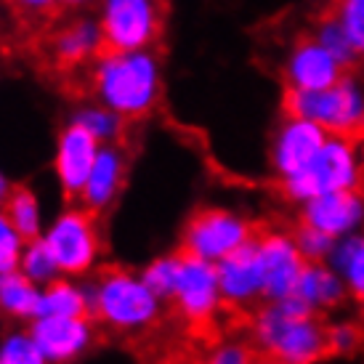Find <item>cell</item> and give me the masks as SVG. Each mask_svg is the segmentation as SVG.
I'll list each match as a JSON object with an SVG mask.
<instances>
[{"mask_svg": "<svg viewBox=\"0 0 364 364\" xmlns=\"http://www.w3.org/2000/svg\"><path fill=\"white\" fill-rule=\"evenodd\" d=\"M255 346L250 338H218L213 343L205 346V354H200V364H253L255 359Z\"/></svg>", "mask_w": 364, "mask_h": 364, "instance_id": "27", "label": "cell"}, {"mask_svg": "<svg viewBox=\"0 0 364 364\" xmlns=\"http://www.w3.org/2000/svg\"><path fill=\"white\" fill-rule=\"evenodd\" d=\"M255 245H258V258L263 269L266 301H279V298L293 295L309 263L295 242V234L277 229V226L258 229Z\"/></svg>", "mask_w": 364, "mask_h": 364, "instance_id": "11", "label": "cell"}, {"mask_svg": "<svg viewBox=\"0 0 364 364\" xmlns=\"http://www.w3.org/2000/svg\"><path fill=\"white\" fill-rule=\"evenodd\" d=\"M330 263L346 282L348 298H354L356 304L364 306V234L356 232L351 237L338 240Z\"/></svg>", "mask_w": 364, "mask_h": 364, "instance_id": "22", "label": "cell"}, {"mask_svg": "<svg viewBox=\"0 0 364 364\" xmlns=\"http://www.w3.org/2000/svg\"><path fill=\"white\" fill-rule=\"evenodd\" d=\"M102 24L96 16H72L59 24L48 38V56L53 67L64 72H75L91 67L104 53Z\"/></svg>", "mask_w": 364, "mask_h": 364, "instance_id": "15", "label": "cell"}, {"mask_svg": "<svg viewBox=\"0 0 364 364\" xmlns=\"http://www.w3.org/2000/svg\"><path fill=\"white\" fill-rule=\"evenodd\" d=\"M88 91L128 122L149 117L162 99V61L154 48L109 51L88 67Z\"/></svg>", "mask_w": 364, "mask_h": 364, "instance_id": "3", "label": "cell"}, {"mask_svg": "<svg viewBox=\"0 0 364 364\" xmlns=\"http://www.w3.org/2000/svg\"><path fill=\"white\" fill-rule=\"evenodd\" d=\"M160 304L144 277H136L122 263H102L93 272L88 293L91 322L104 333L131 341L133 351L160 330Z\"/></svg>", "mask_w": 364, "mask_h": 364, "instance_id": "1", "label": "cell"}, {"mask_svg": "<svg viewBox=\"0 0 364 364\" xmlns=\"http://www.w3.org/2000/svg\"><path fill=\"white\" fill-rule=\"evenodd\" d=\"M282 112L287 117H304L322 125L330 136L364 141V91L348 75L324 91L284 88Z\"/></svg>", "mask_w": 364, "mask_h": 364, "instance_id": "6", "label": "cell"}, {"mask_svg": "<svg viewBox=\"0 0 364 364\" xmlns=\"http://www.w3.org/2000/svg\"><path fill=\"white\" fill-rule=\"evenodd\" d=\"M314 38L343 64V70H354L356 67L359 51L354 48V43L348 38V32L343 30V24L335 19L327 9L319 11V16L314 19Z\"/></svg>", "mask_w": 364, "mask_h": 364, "instance_id": "24", "label": "cell"}, {"mask_svg": "<svg viewBox=\"0 0 364 364\" xmlns=\"http://www.w3.org/2000/svg\"><path fill=\"white\" fill-rule=\"evenodd\" d=\"M53 263L61 274L91 272L96 258L104 253V213L91 210L85 205H67V210L53 221L46 234Z\"/></svg>", "mask_w": 364, "mask_h": 364, "instance_id": "7", "label": "cell"}, {"mask_svg": "<svg viewBox=\"0 0 364 364\" xmlns=\"http://www.w3.org/2000/svg\"><path fill=\"white\" fill-rule=\"evenodd\" d=\"M0 210L6 213L11 226L21 237L24 247L41 240V210H38V197L27 183H11L6 200L0 203Z\"/></svg>", "mask_w": 364, "mask_h": 364, "instance_id": "21", "label": "cell"}, {"mask_svg": "<svg viewBox=\"0 0 364 364\" xmlns=\"http://www.w3.org/2000/svg\"><path fill=\"white\" fill-rule=\"evenodd\" d=\"M19 269L27 274L30 279H35V282H43V279H48L53 272H59V269H56V263H53L51 250H48L46 237H41L38 242L27 245V250H24V255H21Z\"/></svg>", "mask_w": 364, "mask_h": 364, "instance_id": "31", "label": "cell"}, {"mask_svg": "<svg viewBox=\"0 0 364 364\" xmlns=\"http://www.w3.org/2000/svg\"><path fill=\"white\" fill-rule=\"evenodd\" d=\"M9 189H11V183L6 181V176H3V173H0V203H3V200H6V194H9Z\"/></svg>", "mask_w": 364, "mask_h": 364, "instance_id": "36", "label": "cell"}, {"mask_svg": "<svg viewBox=\"0 0 364 364\" xmlns=\"http://www.w3.org/2000/svg\"><path fill=\"white\" fill-rule=\"evenodd\" d=\"M346 75L343 64L311 35H301L284 61V88L324 91Z\"/></svg>", "mask_w": 364, "mask_h": 364, "instance_id": "13", "label": "cell"}, {"mask_svg": "<svg viewBox=\"0 0 364 364\" xmlns=\"http://www.w3.org/2000/svg\"><path fill=\"white\" fill-rule=\"evenodd\" d=\"M295 242L301 247V253L309 263L314 261H330V255H333V247L338 240H333L330 234L319 232V229H314L309 223H301L295 226Z\"/></svg>", "mask_w": 364, "mask_h": 364, "instance_id": "29", "label": "cell"}, {"mask_svg": "<svg viewBox=\"0 0 364 364\" xmlns=\"http://www.w3.org/2000/svg\"><path fill=\"white\" fill-rule=\"evenodd\" d=\"M178 272H181V253L173 250L171 255H162V258H154L146 269H144V282L149 284L160 301H171L173 290H176V282H178Z\"/></svg>", "mask_w": 364, "mask_h": 364, "instance_id": "26", "label": "cell"}, {"mask_svg": "<svg viewBox=\"0 0 364 364\" xmlns=\"http://www.w3.org/2000/svg\"><path fill=\"white\" fill-rule=\"evenodd\" d=\"M250 343L279 364H316L330 356L327 324L298 293L263 301L250 314Z\"/></svg>", "mask_w": 364, "mask_h": 364, "instance_id": "2", "label": "cell"}, {"mask_svg": "<svg viewBox=\"0 0 364 364\" xmlns=\"http://www.w3.org/2000/svg\"><path fill=\"white\" fill-rule=\"evenodd\" d=\"M0 364H48L32 335H14L0 346Z\"/></svg>", "mask_w": 364, "mask_h": 364, "instance_id": "30", "label": "cell"}, {"mask_svg": "<svg viewBox=\"0 0 364 364\" xmlns=\"http://www.w3.org/2000/svg\"><path fill=\"white\" fill-rule=\"evenodd\" d=\"M176 250L181 253V272H178V282H176L168 306L183 327V335H189L200 346H208L218 341V335H215L218 319L226 311L215 263L189 255L181 247H176Z\"/></svg>", "mask_w": 364, "mask_h": 364, "instance_id": "4", "label": "cell"}, {"mask_svg": "<svg viewBox=\"0 0 364 364\" xmlns=\"http://www.w3.org/2000/svg\"><path fill=\"white\" fill-rule=\"evenodd\" d=\"M295 293L301 295L316 314H330L348 301L346 282L341 279V274L335 272L330 261L306 263L304 277H301Z\"/></svg>", "mask_w": 364, "mask_h": 364, "instance_id": "19", "label": "cell"}, {"mask_svg": "<svg viewBox=\"0 0 364 364\" xmlns=\"http://www.w3.org/2000/svg\"><path fill=\"white\" fill-rule=\"evenodd\" d=\"M298 208H301L298 221L330 234L333 240L351 237L364 226V189L319 194Z\"/></svg>", "mask_w": 364, "mask_h": 364, "instance_id": "14", "label": "cell"}, {"mask_svg": "<svg viewBox=\"0 0 364 364\" xmlns=\"http://www.w3.org/2000/svg\"><path fill=\"white\" fill-rule=\"evenodd\" d=\"M72 120H77L80 125H85L102 144H122L125 128H128V120H125V117H120L117 112L109 109V107H104V104L96 102V99H93L91 104H85L82 109L75 112Z\"/></svg>", "mask_w": 364, "mask_h": 364, "instance_id": "25", "label": "cell"}, {"mask_svg": "<svg viewBox=\"0 0 364 364\" xmlns=\"http://www.w3.org/2000/svg\"><path fill=\"white\" fill-rule=\"evenodd\" d=\"M14 14L21 19H53L56 11L61 9L59 0H3Z\"/></svg>", "mask_w": 364, "mask_h": 364, "instance_id": "34", "label": "cell"}, {"mask_svg": "<svg viewBox=\"0 0 364 364\" xmlns=\"http://www.w3.org/2000/svg\"><path fill=\"white\" fill-rule=\"evenodd\" d=\"M327 343H330V356L356 354L364 346V330L354 322L327 324Z\"/></svg>", "mask_w": 364, "mask_h": 364, "instance_id": "32", "label": "cell"}, {"mask_svg": "<svg viewBox=\"0 0 364 364\" xmlns=\"http://www.w3.org/2000/svg\"><path fill=\"white\" fill-rule=\"evenodd\" d=\"M53 314V316H85L91 319V306L88 295L72 287L67 279H51L46 284L41 298V316Z\"/></svg>", "mask_w": 364, "mask_h": 364, "instance_id": "23", "label": "cell"}, {"mask_svg": "<svg viewBox=\"0 0 364 364\" xmlns=\"http://www.w3.org/2000/svg\"><path fill=\"white\" fill-rule=\"evenodd\" d=\"M93 3H99V0H59V6L64 11H85L91 9Z\"/></svg>", "mask_w": 364, "mask_h": 364, "instance_id": "35", "label": "cell"}, {"mask_svg": "<svg viewBox=\"0 0 364 364\" xmlns=\"http://www.w3.org/2000/svg\"><path fill=\"white\" fill-rule=\"evenodd\" d=\"M102 141L93 136L85 125L70 120L56 136V154H53V173L59 178L64 203L77 205L80 194L88 183L96 157H99Z\"/></svg>", "mask_w": 364, "mask_h": 364, "instance_id": "12", "label": "cell"}, {"mask_svg": "<svg viewBox=\"0 0 364 364\" xmlns=\"http://www.w3.org/2000/svg\"><path fill=\"white\" fill-rule=\"evenodd\" d=\"M93 322L85 316H35L30 327L32 341L41 346L48 362H72L91 343Z\"/></svg>", "mask_w": 364, "mask_h": 364, "instance_id": "17", "label": "cell"}, {"mask_svg": "<svg viewBox=\"0 0 364 364\" xmlns=\"http://www.w3.org/2000/svg\"><path fill=\"white\" fill-rule=\"evenodd\" d=\"M253 364H279L277 359H272V356H263V354H255Z\"/></svg>", "mask_w": 364, "mask_h": 364, "instance_id": "37", "label": "cell"}, {"mask_svg": "<svg viewBox=\"0 0 364 364\" xmlns=\"http://www.w3.org/2000/svg\"><path fill=\"white\" fill-rule=\"evenodd\" d=\"M258 226L247 215L229 208H197L181 229L178 247L189 255L218 263L242 245L253 242Z\"/></svg>", "mask_w": 364, "mask_h": 364, "instance_id": "8", "label": "cell"}, {"mask_svg": "<svg viewBox=\"0 0 364 364\" xmlns=\"http://www.w3.org/2000/svg\"><path fill=\"white\" fill-rule=\"evenodd\" d=\"M41 298L35 279H30L21 269L0 272V314L35 319L41 316Z\"/></svg>", "mask_w": 364, "mask_h": 364, "instance_id": "20", "label": "cell"}, {"mask_svg": "<svg viewBox=\"0 0 364 364\" xmlns=\"http://www.w3.org/2000/svg\"><path fill=\"white\" fill-rule=\"evenodd\" d=\"M364 189V160L356 141L343 136H330L314 160L290 178L279 181V192L287 203L304 205L319 194Z\"/></svg>", "mask_w": 364, "mask_h": 364, "instance_id": "5", "label": "cell"}, {"mask_svg": "<svg viewBox=\"0 0 364 364\" xmlns=\"http://www.w3.org/2000/svg\"><path fill=\"white\" fill-rule=\"evenodd\" d=\"M21 237L11 226L6 213L0 210V272H14L21 266Z\"/></svg>", "mask_w": 364, "mask_h": 364, "instance_id": "33", "label": "cell"}, {"mask_svg": "<svg viewBox=\"0 0 364 364\" xmlns=\"http://www.w3.org/2000/svg\"><path fill=\"white\" fill-rule=\"evenodd\" d=\"M324 9L343 24L359 56H364V0H327Z\"/></svg>", "mask_w": 364, "mask_h": 364, "instance_id": "28", "label": "cell"}, {"mask_svg": "<svg viewBox=\"0 0 364 364\" xmlns=\"http://www.w3.org/2000/svg\"><path fill=\"white\" fill-rule=\"evenodd\" d=\"M330 133L322 125H316L304 117H287L277 128L272 141V168L277 178H290L314 160V154L324 146Z\"/></svg>", "mask_w": 364, "mask_h": 364, "instance_id": "16", "label": "cell"}, {"mask_svg": "<svg viewBox=\"0 0 364 364\" xmlns=\"http://www.w3.org/2000/svg\"><path fill=\"white\" fill-rule=\"evenodd\" d=\"M215 272H218L223 309L229 314L250 316L266 301V284H263V269L255 240L221 258L215 263Z\"/></svg>", "mask_w": 364, "mask_h": 364, "instance_id": "10", "label": "cell"}, {"mask_svg": "<svg viewBox=\"0 0 364 364\" xmlns=\"http://www.w3.org/2000/svg\"><path fill=\"white\" fill-rule=\"evenodd\" d=\"M128 168H131V160H128V152H125L122 144H102L96 165H93L91 176H88V183H85L77 205L107 213L112 208V203H117L120 192L125 189Z\"/></svg>", "mask_w": 364, "mask_h": 364, "instance_id": "18", "label": "cell"}, {"mask_svg": "<svg viewBox=\"0 0 364 364\" xmlns=\"http://www.w3.org/2000/svg\"><path fill=\"white\" fill-rule=\"evenodd\" d=\"M99 24L109 51H144L160 41L162 0H99Z\"/></svg>", "mask_w": 364, "mask_h": 364, "instance_id": "9", "label": "cell"}]
</instances>
